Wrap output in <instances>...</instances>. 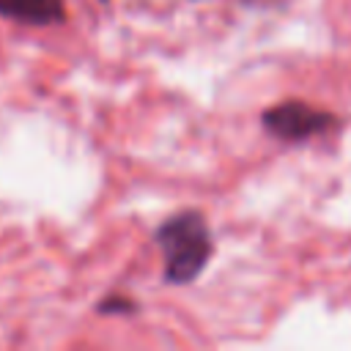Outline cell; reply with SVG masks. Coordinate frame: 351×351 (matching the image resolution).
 Instances as JSON below:
<instances>
[{"mask_svg":"<svg viewBox=\"0 0 351 351\" xmlns=\"http://www.w3.org/2000/svg\"><path fill=\"white\" fill-rule=\"evenodd\" d=\"M0 16L22 25H55L63 19V0H0Z\"/></svg>","mask_w":351,"mask_h":351,"instance_id":"cell-1","label":"cell"}]
</instances>
